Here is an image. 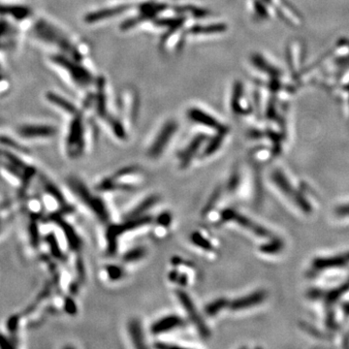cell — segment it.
Here are the masks:
<instances>
[{
	"label": "cell",
	"instance_id": "6da1fadb",
	"mask_svg": "<svg viewBox=\"0 0 349 349\" xmlns=\"http://www.w3.org/2000/svg\"><path fill=\"white\" fill-rule=\"evenodd\" d=\"M36 33L38 37L42 38L45 41H48L52 44L57 45L65 53H68L72 59L80 62L82 60V54L77 50L74 45L64 36L59 29L50 25L46 22H38L36 25Z\"/></svg>",
	"mask_w": 349,
	"mask_h": 349
},
{
	"label": "cell",
	"instance_id": "7a4b0ae2",
	"mask_svg": "<svg viewBox=\"0 0 349 349\" xmlns=\"http://www.w3.org/2000/svg\"><path fill=\"white\" fill-rule=\"evenodd\" d=\"M69 186L78 196V198L85 205H87V207L98 216L100 220L107 221L109 219V214L103 201L98 197L92 196L87 187L80 180L72 178L71 180H69Z\"/></svg>",
	"mask_w": 349,
	"mask_h": 349
},
{
	"label": "cell",
	"instance_id": "3957f363",
	"mask_svg": "<svg viewBox=\"0 0 349 349\" xmlns=\"http://www.w3.org/2000/svg\"><path fill=\"white\" fill-rule=\"evenodd\" d=\"M51 61L64 68L69 73L71 79L80 87H87L92 83L93 77L91 73L74 59H68L63 54H55L51 57Z\"/></svg>",
	"mask_w": 349,
	"mask_h": 349
},
{
	"label": "cell",
	"instance_id": "277c9868",
	"mask_svg": "<svg viewBox=\"0 0 349 349\" xmlns=\"http://www.w3.org/2000/svg\"><path fill=\"white\" fill-rule=\"evenodd\" d=\"M150 216H141L137 218H126V221L122 224L112 225L107 230V242L108 251L114 253L118 247V239L127 231L135 230L139 227L145 226L151 222Z\"/></svg>",
	"mask_w": 349,
	"mask_h": 349
},
{
	"label": "cell",
	"instance_id": "5b68a950",
	"mask_svg": "<svg viewBox=\"0 0 349 349\" xmlns=\"http://www.w3.org/2000/svg\"><path fill=\"white\" fill-rule=\"evenodd\" d=\"M84 145V125L82 121V115L80 113H77L70 125L66 142L69 156L73 158L79 157L83 153Z\"/></svg>",
	"mask_w": 349,
	"mask_h": 349
},
{
	"label": "cell",
	"instance_id": "8992f818",
	"mask_svg": "<svg viewBox=\"0 0 349 349\" xmlns=\"http://www.w3.org/2000/svg\"><path fill=\"white\" fill-rule=\"evenodd\" d=\"M177 297H178V299L180 300L181 305L184 308L185 312H187L189 320L195 325L200 335L203 337H210L211 333H210L207 325L203 320V318L201 317L198 310L196 309L194 303L192 302V300L189 297V295L187 294V292L179 290V291H177Z\"/></svg>",
	"mask_w": 349,
	"mask_h": 349
},
{
	"label": "cell",
	"instance_id": "52a82bcc",
	"mask_svg": "<svg viewBox=\"0 0 349 349\" xmlns=\"http://www.w3.org/2000/svg\"><path fill=\"white\" fill-rule=\"evenodd\" d=\"M178 129V125L174 121H169L166 123L161 130L159 131L158 135L153 141V143L150 146V150L148 151V155L152 159L158 158L163 151L166 149L167 145L171 141V139L176 133Z\"/></svg>",
	"mask_w": 349,
	"mask_h": 349
},
{
	"label": "cell",
	"instance_id": "ba28073f",
	"mask_svg": "<svg viewBox=\"0 0 349 349\" xmlns=\"http://www.w3.org/2000/svg\"><path fill=\"white\" fill-rule=\"evenodd\" d=\"M273 180L274 184L277 186L278 188L281 189V191L288 196L296 205L299 207L300 209L304 212H312V206L308 203V201L305 199L296 189H293L290 183L288 182L285 178V176L282 174L280 171H275L273 174Z\"/></svg>",
	"mask_w": 349,
	"mask_h": 349
},
{
	"label": "cell",
	"instance_id": "9c48e42d",
	"mask_svg": "<svg viewBox=\"0 0 349 349\" xmlns=\"http://www.w3.org/2000/svg\"><path fill=\"white\" fill-rule=\"evenodd\" d=\"M221 219L223 221H234L238 224H240V226L250 230L253 234H255L259 237H271V233L266 228L253 222L251 219L248 218L247 216L239 213L234 210H225L221 214Z\"/></svg>",
	"mask_w": 349,
	"mask_h": 349
},
{
	"label": "cell",
	"instance_id": "30bf717a",
	"mask_svg": "<svg viewBox=\"0 0 349 349\" xmlns=\"http://www.w3.org/2000/svg\"><path fill=\"white\" fill-rule=\"evenodd\" d=\"M188 118L196 124L207 126L216 131H227L226 127L219 124L218 121L213 119L211 114L200 110L198 108H191L188 111Z\"/></svg>",
	"mask_w": 349,
	"mask_h": 349
},
{
	"label": "cell",
	"instance_id": "8fae6325",
	"mask_svg": "<svg viewBox=\"0 0 349 349\" xmlns=\"http://www.w3.org/2000/svg\"><path fill=\"white\" fill-rule=\"evenodd\" d=\"M206 140H207L206 135H203V134L197 135L188 144V146L185 150H182L180 152L178 157L180 160L181 168H187V166L192 161V159L194 158V156L196 155V153L200 150L201 146L203 145V143Z\"/></svg>",
	"mask_w": 349,
	"mask_h": 349
},
{
	"label": "cell",
	"instance_id": "7c38bea8",
	"mask_svg": "<svg viewBox=\"0 0 349 349\" xmlns=\"http://www.w3.org/2000/svg\"><path fill=\"white\" fill-rule=\"evenodd\" d=\"M267 297V293L265 291H257L250 295L239 298L230 303V308L233 311H241L246 310L249 308H252L254 306L260 305L262 302H264Z\"/></svg>",
	"mask_w": 349,
	"mask_h": 349
},
{
	"label": "cell",
	"instance_id": "4fadbf2b",
	"mask_svg": "<svg viewBox=\"0 0 349 349\" xmlns=\"http://www.w3.org/2000/svg\"><path fill=\"white\" fill-rule=\"evenodd\" d=\"M184 325V320L177 315H169L157 320L151 326V333L153 335H160L163 333L174 330Z\"/></svg>",
	"mask_w": 349,
	"mask_h": 349
},
{
	"label": "cell",
	"instance_id": "5bb4252c",
	"mask_svg": "<svg viewBox=\"0 0 349 349\" xmlns=\"http://www.w3.org/2000/svg\"><path fill=\"white\" fill-rule=\"evenodd\" d=\"M313 267L317 271H321L325 269H333L343 267L349 264V252L344 254L337 255L334 257H326V258H316L313 260Z\"/></svg>",
	"mask_w": 349,
	"mask_h": 349
},
{
	"label": "cell",
	"instance_id": "9a60e30c",
	"mask_svg": "<svg viewBox=\"0 0 349 349\" xmlns=\"http://www.w3.org/2000/svg\"><path fill=\"white\" fill-rule=\"evenodd\" d=\"M129 7L130 5H119L112 8H106V9H101L94 12L89 13L85 17V22H87V24H93L106 19H110L119 14L125 12Z\"/></svg>",
	"mask_w": 349,
	"mask_h": 349
},
{
	"label": "cell",
	"instance_id": "2e32d148",
	"mask_svg": "<svg viewBox=\"0 0 349 349\" xmlns=\"http://www.w3.org/2000/svg\"><path fill=\"white\" fill-rule=\"evenodd\" d=\"M20 133L27 138L50 137L55 134V128L50 125H25L20 129Z\"/></svg>",
	"mask_w": 349,
	"mask_h": 349
},
{
	"label": "cell",
	"instance_id": "e0dca14e",
	"mask_svg": "<svg viewBox=\"0 0 349 349\" xmlns=\"http://www.w3.org/2000/svg\"><path fill=\"white\" fill-rule=\"evenodd\" d=\"M140 15L138 18L141 23L149 21L156 17L159 13L163 12L167 9V5L164 3H154V2H146L140 5Z\"/></svg>",
	"mask_w": 349,
	"mask_h": 349
},
{
	"label": "cell",
	"instance_id": "ac0fdd59",
	"mask_svg": "<svg viewBox=\"0 0 349 349\" xmlns=\"http://www.w3.org/2000/svg\"><path fill=\"white\" fill-rule=\"evenodd\" d=\"M159 201V197L156 195H151L143 200L140 204L126 215V218H137L144 216V214L149 212L152 207H154Z\"/></svg>",
	"mask_w": 349,
	"mask_h": 349
},
{
	"label": "cell",
	"instance_id": "d6986e66",
	"mask_svg": "<svg viewBox=\"0 0 349 349\" xmlns=\"http://www.w3.org/2000/svg\"><path fill=\"white\" fill-rule=\"evenodd\" d=\"M128 333L131 337L132 342L135 347H145V338H144V331L141 321L138 319H131L128 323Z\"/></svg>",
	"mask_w": 349,
	"mask_h": 349
},
{
	"label": "cell",
	"instance_id": "ffe728a7",
	"mask_svg": "<svg viewBox=\"0 0 349 349\" xmlns=\"http://www.w3.org/2000/svg\"><path fill=\"white\" fill-rule=\"evenodd\" d=\"M185 21H186V19L183 17L165 18V19L156 20L154 22V25H158V26H165L169 29L168 32L162 37V43H165L168 40V38L170 37L177 29L182 27L183 25L185 24Z\"/></svg>",
	"mask_w": 349,
	"mask_h": 349
},
{
	"label": "cell",
	"instance_id": "44dd1931",
	"mask_svg": "<svg viewBox=\"0 0 349 349\" xmlns=\"http://www.w3.org/2000/svg\"><path fill=\"white\" fill-rule=\"evenodd\" d=\"M96 111L100 118L108 119L106 112V95H105V83L104 79L100 77L97 80V90H96Z\"/></svg>",
	"mask_w": 349,
	"mask_h": 349
},
{
	"label": "cell",
	"instance_id": "7402d4cb",
	"mask_svg": "<svg viewBox=\"0 0 349 349\" xmlns=\"http://www.w3.org/2000/svg\"><path fill=\"white\" fill-rule=\"evenodd\" d=\"M100 191H113V190H123V191H131L134 189L133 186L122 184L113 178H108L100 182L96 187Z\"/></svg>",
	"mask_w": 349,
	"mask_h": 349
},
{
	"label": "cell",
	"instance_id": "603a6c76",
	"mask_svg": "<svg viewBox=\"0 0 349 349\" xmlns=\"http://www.w3.org/2000/svg\"><path fill=\"white\" fill-rule=\"evenodd\" d=\"M47 97L50 103L56 105L63 111H65L68 113H71V114H74V115L78 113V109L76 108L75 105L73 103L69 102L68 100L65 99L63 96H61L56 93H53V92H50L47 94Z\"/></svg>",
	"mask_w": 349,
	"mask_h": 349
},
{
	"label": "cell",
	"instance_id": "cb8c5ba5",
	"mask_svg": "<svg viewBox=\"0 0 349 349\" xmlns=\"http://www.w3.org/2000/svg\"><path fill=\"white\" fill-rule=\"evenodd\" d=\"M226 28V26L223 25H194L192 26L188 32L190 34H213V33H218L222 32Z\"/></svg>",
	"mask_w": 349,
	"mask_h": 349
},
{
	"label": "cell",
	"instance_id": "d4e9b609",
	"mask_svg": "<svg viewBox=\"0 0 349 349\" xmlns=\"http://www.w3.org/2000/svg\"><path fill=\"white\" fill-rule=\"evenodd\" d=\"M226 133H227V131H217V134L214 137L212 138L211 141L209 142V144L207 145L206 149L204 150V154L209 156L218 150L222 144L223 137H224Z\"/></svg>",
	"mask_w": 349,
	"mask_h": 349
},
{
	"label": "cell",
	"instance_id": "484cf974",
	"mask_svg": "<svg viewBox=\"0 0 349 349\" xmlns=\"http://www.w3.org/2000/svg\"><path fill=\"white\" fill-rule=\"evenodd\" d=\"M147 255V250L145 248H135L127 251L124 255L123 259L126 263H133L142 260Z\"/></svg>",
	"mask_w": 349,
	"mask_h": 349
},
{
	"label": "cell",
	"instance_id": "4316f807",
	"mask_svg": "<svg viewBox=\"0 0 349 349\" xmlns=\"http://www.w3.org/2000/svg\"><path fill=\"white\" fill-rule=\"evenodd\" d=\"M229 305H230V303L228 302V300L224 299V298H219V299L213 301L211 304H209L205 309V312L210 316H213Z\"/></svg>",
	"mask_w": 349,
	"mask_h": 349
},
{
	"label": "cell",
	"instance_id": "83f0119b",
	"mask_svg": "<svg viewBox=\"0 0 349 349\" xmlns=\"http://www.w3.org/2000/svg\"><path fill=\"white\" fill-rule=\"evenodd\" d=\"M190 240L196 247H199L202 250H208V251L213 250L211 242L204 237L202 234H200V232H193L191 234Z\"/></svg>",
	"mask_w": 349,
	"mask_h": 349
},
{
	"label": "cell",
	"instance_id": "f1b7e54d",
	"mask_svg": "<svg viewBox=\"0 0 349 349\" xmlns=\"http://www.w3.org/2000/svg\"><path fill=\"white\" fill-rule=\"evenodd\" d=\"M347 291H349V281L345 282L344 284H342L341 286L338 287L337 289H334V290H331V291L325 293V295L323 296L328 303H333V302L337 301L338 298H340Z\"/></svg>",
	"mask_w": 349,
	"mask_h": 349
},
{
	"label": "cell",
	"instance_id": "f546056e",
	"mask_svg": "<svg viewBox=\"0 0 349 349\" xmlns=\"http://www.w3.org/2000/svg\"><path fill=\"white\" fill-rule=\"evenodd\" d=\"M281 249H282V242L279 240H274L270 242L269 244L263 245L260 248V250L267 254H274L278 252L279 250H281Z\"/></svg>",
	"mask_w": 349,
	"mask_h": 349
},
{
	"label": "cell",
	"instance_id": "4dcf8cb0",
	"mask_svg": "<svg viewBox=\"0 0 349 349\" xmlns=\"http://www.w3.org/2000/svg\"><path fill=\"white\" fill-rule=\"evenodd\" d=\"M107 121L109 122V124L111 125L112 127V131L113 133L117 135V137L120 138V139H125L126 137V134H125V129L124 128V126L122 125V124L115 120V119H112L111 117H109L107 119Z\"/></svg>",
	"mask_w": 349,
	"mask_h": 349
},
{
	"label": "cell",
	"instance_id": "1f68e13d",
	"mask_svg": "<svg viewBox=\"0 0 349 349\" xmlns=\"http://www.w3.org/2000/svg\"><path fill=\"white\" fill-rule=\"evenodd\" d=\"M220 193H221L220 188H217V189L212 193V195L211 196V199L208 201V203L206 204V206H205L204 209H203V214H204V215H206L207 213H209V212L212 211V208L214 207V205L216 204V202L218 201L219 197H220Z\"/></svg>",
	"mask_w": 349,
	"mask_h": 349
},
{
	"label": "cell",
	"instance_id": "d6a6232c",
	"mask_svg": "<svg viewBox=\"0 0 349 349\" xmlns=\"http://www.w3.org/2000/svg\"><path fill=\"white\" fill-rule=\"evenodd\" d=\"M107 274L112 280H118L123 276L124 273H123V270L119 266L110 265L107 267Z\"/></svg>",
	"mask_w": 349,
	"mask_h": 349
},
{
	"label": "cell",
	"instance_id": "836d02e7",
	"mask_svg": "<svg viewBox=\"0 0 349 349\" xmlns=\"http://www.w3.org/2000/svg\"><path fill=\"white\" fill-rule=\"evenodd\" d=\"M157 222H158V224L164 226V227L169 226L172 222V215L170 213H168V212H164V213L160 214L158 216Z\"/></svg>",
	"mask_w": 349,
	"mask_h": 349
},
{
	"label": "cell",
	"instance_id": "e575fe53",
	"mask_svg": "<svg viewBox=\"0 0 349 349\" xmlns=\"http://www.w3.org/2000/svg\"><path fill=\"white\" fill-rule=\"evenodd\" d=\"M336 213L338 216H348L349 215V204L348 205H343L339 206L336 210Z\"/></svg>",
	"mask_w": 349,
	"mask_h": 349
},
{
	"label": "cell",
	"instance_id": "d590c367",
	"mask_svg": "<svg viewBox=\"0 0 349 349\" xmlns=\"http://www.w3.org/2000/svg\"><path fill=\"white\" fill-rule=\"evenodd\" d=\"M343 311H344V312H345L346 314H349V303L343 305Z\"/></svg>",
	"mask_w": 349,
	"mask_h": 349
}]
</instances>
